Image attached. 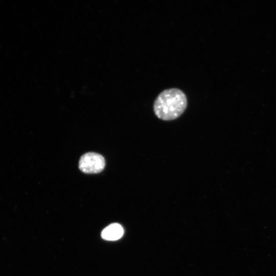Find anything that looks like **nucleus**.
<instances>
[{
  "instance_id": "obj_1",
  "label": "nucleus",
  "mask_w": 276,
  "mask_h": 276,
  "mask_svg": "<svg viewBox=\"0 0 276 276\" xmlns=\"http://www.w3.org/2000/svg\"><path fill=\"white\" fill-rule=\"evenodd\" d=\"M187 106L185 94L180 89L171 88L162 91L155 99L153 110L159 119L171 121L178 118Z\"/></svg>"
},
{
  "instance_id": "obj_2",
  "label": "nucleus",
  "mask_w": 276,
  "mask_h": 276,
  "mask_svg": "<svg viewBox=\"0 0 276 276\" xmlns=\"http://www.w3.org/2000/svg\"><path fill=\"white\" fill-rule=\"evenodd\" d=\"M105 166L104 157L94 152H88L83 154L79 162L80 170L87 174L99 173L104 169Z\"/></svg>"
},
{
  "instance_id": "obj_3",
  "label": "nucleus",
  "mask_w": 276,
  "mask_h": 276,
  "mask_svg": "<svg viewBox=\"0 0 276 276\" xmlns=\"http://www.w3.org/2000/svg\"><path fill=\"white\" fill-rule=\"evenodd\" d=\"M123 233V228L120 224L112 223L103 230L101 236L105 240L114 241L121 238Z\"/></svg>"
}]
</instances>
